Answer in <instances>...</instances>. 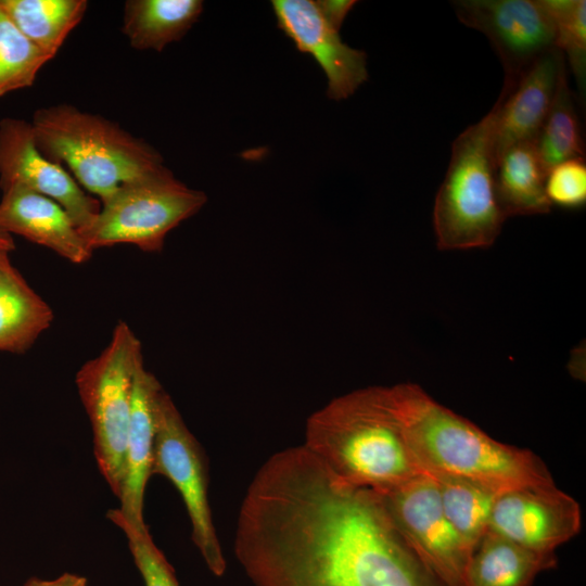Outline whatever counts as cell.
<instances>
[{
    "label": "cell",
    "instance_id": "obj_1",
    "mask_svg": "<svg viewBox=\"0 0 586 586\" xmlns=\"http://www.w3.org/2000/svg\"><path fill=\"white\" fill-rule=\"evenodd\" d=\"M234 553L253 586H443L378 495L340 484L303 445L258 469L239 511Z\"/></svg>",
    "mask_w": 586,
    "mask_h": 586
},
{
    "label": "cell",
    "instance_id": "obj_2",
    "mask_svg": "<svg viewBox=\"0 0 586 586\" xmlns=\"http://www.w3.org/2000/svg\"><path fill=\"white\" fill-rule=\"evenodd\" d=\"M412 456L425 474L470 480L498 492L555 486L531 450L500 443L411 383L382 387Z\"/></svg>",
    "mask_w": 586,
    "mask_h": 586
},
{
    "label": "cell",
    "instance_id": "obj_3",
    "mask_svg": "<svg viewBox=\"0 0 586 586\" xmlns=\"http://www.w3.org/2000/svg\"><path fill=\"white\" fill-rule=\"evenodd\" d=\"M303 446L340 484L352 488L382 493L424 474L382 386L351 392L314 412Z\"/></svg>",
    "mask_w": 586,
    "mask_h": 586
},
{
    "label": "cell",
    "instance_id": "obj_4",
    "mask_svg": "<svg viewBox=\"0 0 586 586\" xmlns=\"http://www.w3.org/2000/svg\"><path fill=\"white\" fill-rule=\"evenodd\" d=\"M30 124L40 152L100 202L120 186L165 166L146 141L74 105L38 109Z\"/></svg>",
    "mask_w": 586,
    "mask_h": 586
},
{
    "label": "cell",
    "instance_id": "obj_5",
    "mask_svg": "<svg viewBox=\"0 0 586 586\" xmlns=\"http://www.w3.org/2000/svg\"><path fill=\"white\" fill-rule=\"evenodd\" d=\"M495 124L493 106L453 141L448 168L433 208L440 250L491 246L507 219L496 194Z\"/></svg>",
    "mask_w": 586,
    "mask_h": 586
},
{
    "label": "cell",
    "instance_id": "obj_6",
    "mask_svg": "<svg viewBox=\"0 0 586 586\" xmlns=\"http://www.w3.org/2000/svg\"><path fill=\"white\" fill-rule=\"evenodd\" d=\"M143 359L141 343L120 321L106 347L85 362L75 383L93 436L98 469L119 498L125 477V454L136 368Z\"/></svg>",
    "mask_w": 586,
    "mask_h": 586
},
{
    "label": "cell",
    "instance_id": "obj_7",
    "mask_svg": "<svg viewBox=\"0 0 586 586\" xmlns=\"http://www.w3.org/2000/svg\"><path fill=\"white\" fill-rule=\"evenodd\" d=\"M204 192L178 180L166 166L120 186L80 232L87 246L132 244L160 252L169 231L195 215L206 203Z\"/></svg>",
    "mask_w": 586,
    "mask_h": 586
},
{
    "label": "cell",
    "instance_id": "obj_8",
    "mask_svg": "<svg viewBox=\"0 0 586 586\" xmlns=\"http://www.w3.org/2000/svg\"><path fill=\"white\" fill-rule=\"evenodd\" d=\"M156 474L166 477L179 492L191 522L195 547L208 570L222 576L227 563L213 524L204 454L163 388L156 400L152 475Z\"/></svg>",
    "mask_w": 586,
    "mask_h": 586
},
{
    "label": "cell",
    "instance_id": "obj_9",
    "mask_svg": "<svg viewBox=\"0 0 586 586\" xmlns=\"http://www.w3.org/2000/svg\"><path fill=\"white\" fill-rule=\"evenodd\" d=\"M395 531L443 586H464L472 550L446 518L437 487L428 474L375 493Z\"/></svg>",
    "mask_w": 586,
    "mask_h": 586
},
{
    "label": "cell",
    "instance_id": "obj_10",
    "mask_svg": "<svg viewBox=\"0 0 586 586\" xmlns=\"http://www.w3.org/2000/svg\"><path fill=\"white\" fill-rule=\"evenodd\" d=\"M459 21L482 33L501 61L502 89L556 48V26L542 0H457Z\"/></svg>",
    "mask_w": 586,
    "mask_h": 586
},
{
    "label": "cell",
    "instance_id": "obj_11",
    "mask_svg": "<svg viewBox=\"0 0 586 586\" xmlns=\"http://www.w3.org/2000/svg\"><path fill=\"white\" fill-rule=\"evenodd\" d=\"M21 187L58 202L79 231L98 215L101 203L86 192L61 165L37 146L31 124L20 118L0 120V188Z\"/></svg>",
    "mask_w": 586,
    "mask_h": 586
},
{
    "label": "cell",
    "instance_id": "obj_12",
    "mask_svg": "<svg viewBox=\"0 0 586 586\" xmlns=\"http://www.w3.org/2000/svg\"><path fill=\"white\" fill-rule=\"evenodd\" d=\"M577 501L556 485L502 492L492 510L488 530L530 550L552 555L581 528Z\"/></svg>",
    "mask_w": 586,
    "mask_h": 586
},
{
    "label": "cell",
    "instance_id": "obj_13",
    "mask_svg": "<svg viewBox=\"0 0 586 586\" xmlns=\"http://www.w3.org/2000/svg\"><path fill=\"white\" fill-rule=\"evenodd\" d=\"M271 4L278 27L324 72L330 99H347L368 79L366 53L343 42L316 1L273 0Z\"/></svg>",
    "mask_w": 586,
    "mask_h": 586
},
{
    "label": "cell",
    "instance_id": "obj_14",
    "mask_svg": "<svg viewBox=\"0 0 586 586\" xmlns=\"http://www.w3.org/2000/svg\"><path fill=\"white\" fill-rule=\"evenodd\" d=\"M162 388L141 359L133 378L119 507L107 512L109 520H120L139 532L149 530L144 521V496L148 481L152 476L156 400Z\"/></svg>",
    "mask_w": 586,
    "mask_h": 586
},
{
    "label": "cell",
    "instance_id": "obj_15",
    "mask_svg": "<svg viewBox=\"0 0 586 586\" xmlns=\"http://www.w3.org/2000/svg\"><path fill=\"white\" fill-rule=\"evenodd\" d=\"M565 60L553 49L536 60L508 89H502L496 112V156L510 145L536 139L552 105Z\"/></svg>",
    "mask_w": 586,
    "mask_h": 586
},
{
    "label": "cell",
    "instance_id": "obj_16",
    "mask_svg": "<svg viewBox=\"0 0 586 586\" xmlns=\"http://www.w3.org/2000/svg\"><path fill=\"white\" fill-rule=\"evenodd\" d=\"M0 230L50 249L73 264L86 263L93 253L58 202L16 186L2 190Z\"/></svg>",
    "mask_w": 586,
    "mask_h": 586
},
{
    "label": "cell",
    "instance_id": "obj_17",
    "mask_svg": "<svg viewBox=\"0 0 586 586\" xmlns=\"http://www.w3.org/2000/svg\"><path fill=\"white\" fill-rule=\"evenodd\" d=\"M52 321L51 307L0 252V351L25 353Z\"/></svg>",
    "mask_w": 586,
    "mask_h": 586
},
{
    "label": "cell",
    "instance_id": "obj_18",
    "mask_svg": "<svg viewBox=\"0 0 586 586\" xmlns=\"http://www.w3.org/2000/svg\"><path fill=\"white\" fill-rule=\"evenodd\" d=\"M546 175L535 139L514 143L497 156L496 194L506 218L550 212Z\"/></svg>",
    "mask_w": 586,
    "mask_h": 586
},
{
    "label": "cell",
    "instance_id": "obj_19",
    "mask_svg": "<svg viewBox=\"0 0 586 586\" xmlns=\"http://www.w3.org/2000/svg\"><path fill=\"white\" fill-rule=\"evenodd\" d=\"M556 565L555 553L530 550L487 531L472 552L464 586H532L540 572Z\"/></svg>",
    "mask_w": 586,
    "mask_h": 586
},
{
    "label": "cell",
    "instance_id": "obj_20",
    "mask_svg": "<svg viewBox=\"0 0 586 586\" xmlns=\"http://www.w3.org/2000/svg\"><path fill=\"white\" fill-rule=\"evenodd\" d=\"M202 11L201 0H128L122 31L133 49L160 52L180 40Z\"/></svg>",
    "mask_w": 586,
    "mask_h": 586
},
{
    "label": "cell",
    "instance_id": "obj_21",
    "mask_svg": "<svg viewBox=\"0 0 586 586\" xmlns=\"http://www.w3.org/2000/svg\"><path fill=\"white\" fill-rule=\"evenodd\" d=\"M0 4L17 27L51 59L88 9L86 0H0Z\"/></svg>",
    "mask_w": 586,
    "mask_h": 586
},
{
    "label": "cell",
    "instance_id": "obj_22",
    "mask_svg": "<svg viewBox=\"0 0 586 586\" xmlns=\"http://www.w3.org/2000/svg\"><path fill=\"white\" fill-rule=\"evenodd\" d=\"M434 481L444 513L473 551L488 530L493 507L501 492L446 474H428Z\"/></svg>",
    "mask_w": 586,
    "mask_h": 586
},
{
    "label": "cell",
    "instance_id": "obj_23",
    "mask_svg": "<svg viewBox=\"0 0 586 586\" xmlns=\"http://www.w3.org/2000/svg\"><path fill=\"white\" fill-rule=\"evenodd\" d=\"M535 142L547 171L559 163L585 155L579 118L568 84L566 66L560 74L552 105Z\"/></svg>",
    "mask_w": 586,
    "mask_h": 586
},
{
    "label": "cell",
    "instance_id": "obj_24",
    "mask_svg": "<svg viewBox=\"0 0 586 586\" xmlns=\"http://www.w3.org/2000/svg\"><path fill=\"white\" fill-rule=\"evenodd\" d=\"M50 60L0 4V98L33 86L37 74Z\"/></svg>",
    "mask_w": 586,
    "mask_h": 586
},
{
    "label": "cell",
    "instance_id": "obj_25",
    "mask_svg": "<svg viewBox=\"0 0 586 586\" xmlns=\"http://www.w3.org/2000/svg\"><path fill=\"white\" fill-rule=\"evenodd\" d=\"M556 26V48L566 59L581 99L586 86V1L542 0Z\"/></svg>",
    "mask_w": 586,
    "mask_h": 586
},
{
    "label": "cell",
    "instance_id": "obj_26",
    "mask_svg": "<svg viewBox=\"0 0 586 586\" xmlns=\"http://www.w3.org/2000/svg\"><path fill=\"white\" fill-rule=\"evenodd\" d=\"M111 522L125 534L133 562L145 586H179L173 566L155 545L149 530L139 532L120 520Z\"/></svg>",
    "mask_w": 586,
    "mask_h": 586
},
{
    "label": "cell",
    "instance_id": "obj_27",
    "mask_svg": "<svg viewBox=\"0 0 586 586\" xmlns=\"http://www.w3.org/2000/svg\"><path fill=\"white\" fill-rule=\"evenodd\" d=\"M545 192L551 206L579 208L586 203V164L584 157L559 163L546 175Z\"/></svg>",
    "mask_w": 586,
    "mask_h": 586
},
{
    "label": "cell",
    "instance_id": "obj_28",
    "mask_svg": "<svg viewBox=\"0 0 586 586\" xmlns=\"http://www.w3.org/2000/svg\"><path fill=\"white\" fill-rule=\"evenodd\" d=\"M323 16L340 30L348 12L357 3L353 0H321L316 1Z\"/></svg>",
    "mask_w": 586,
    "mask_h": 586
},
{
    "label": "cell",
    "instance_id": "obj_29",
    "mask_svg": "<svg viewBox=\"0 0 586 586\" xmlns=\"http://www.w3.org/2000/svg\"><path fill=\"white\" fill-rule=\"evenodd\" d=\"M25 586H87V579L77 574L63 573L53 579L31 578Z\"/></svg>",
    "mask_w": 586,
    "mask_h": 586
},
{
    "label": "cell",
    "instance_id": "obj_30",
    "mask_svg": "<svg viewBox=\"0 0 586 586\" xmlns=\"http://www.w3.org/2000/svg\"><path fill=\"white\" fill-rule=\"evenodd\" d=\"M14 249L15 243L12 239V235L0 230V252L10 253Z\"/></svg>",
    "mask_w": 586,
    "mask_h": 586
}]
</instances>
